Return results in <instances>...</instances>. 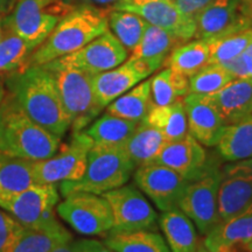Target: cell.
Wrapping results in <instances>:
<instances>
[{
  "label": "cell",
  "mask_w": 252,
  "mask_h": 252,
  "mask_svg": "<svg viewBox=\"0 0 252 252\" xmlns=\"http://www.w3.org/2000/svg\"><path fill=\"white\" fill-rule=\"evenodd\" d=\"M34 50L23 37L2 26L0 36V75L26 68L28 59Z\"/></svg>",
  "instance_id": "34"
},
{
  "label": "cell",
  "mask_w": 252,
  "mask_h": 252,
  "mask_svg": "<svg viewBox=\"0 0 252 252\" xmlns=\"http://www.w3.org/2000/svg\"><path fill=\"white\" fill-rule=\"evenodd\" d=\"M235 80L220 63H209L200 71L189 77V93L213 94Z\"/></svg>",
  "instance_id": "37"
},
{
  "label": "cell",
  "mask_w": 252,
  "mask_h": 252,
  "mask_svg": "<svg viewBox=\"0 0 252 252\" xmlns=\"http://www.w3.org/2000/svg\"><path fill=\"white\" fill-rule=\"evenodd\" d=\"M72 6H93L98 8H111L119 0H64Z\"/></svg>",
  "instance_id": "42"
},
{
  "label": "cell",
  "mask_w": 252,
  "mask_h": 252,
  "mask_svg": "<svg viewBox=\"0 0 252 252\" xmlns=\"http://www.w3.org/2000/svg\"><path fill=\"white\" fill-rule=\"evenodd\" d=\"M188 94L189 78L171 68H166L151 78L153 105H169Z\"/></svg>",
  "instance_id": "33"
},
{
  "label": "cell",
  "mask_w": 252,
  "mask_h": 252,
  "mask_svg": "<svg viewBox=\"0 0 252 252\" xmlns=\"http://www.w3.org/2000/svg\"><path fill=\"white\" fill-rule=\"evenodd\" d=\"M6 88L28 117L50 133L62 139L71 127V119L63 108L54 77L43 65H28L11 72Z\"/></svg>",
  "instance_id": "1"
},
{
  "label": "cell",
  "mask_w": 252,
  "mask_h": 252,
  "mask_svg": "<svg viewBox=\"0 0 252 252\" xmlns=\"http://www.w3.org/2000/svg\"><path fill=\"white\" fill-rule=\"evenodd\" d=\"M220 181L219 162L209 160L203 174L189 182L179 203V209L191 220L202 235H208L220 224Z\"/></svg>",
  "instance_id": "8"
},
{
  "label": "cell",
  "mask_w": 252,
  "mask_h": 252,
  "mask_svg": "<svg viewBox=\"0 0 252 252\" xmlns=\"http://www.w3.org/2000/svg\"><path fill=\"white\" fill-rule=\"evenodd\" d=\"M252 202V158L230 161L220 168L219 188L220 223Z\"/></svg>",
  "instance_id": "15"
},
{
  "label": "cell",
  "mask_w": 252,
  "mask_h": 252,
  "mask_svg": "<svg viewBox=\"0 0 252 252\" xmlns=\"http://www.w3.org/2000/svg\"><path fill=\"white\" fill-rule=\"evenodd\" d=\"M64 197L56 207V212L78 234L105 235L112 229L111 208L103 195L78 191Z\"/></svg>",
  "instance_id": "9"
},
{
  "label": "cell",
  "mask_w": 252,
  "mask_h": 252,
  "mask_svg": "<svg viewBox=\"0 0 252 252\" xmlns=\"http://www.w3.org/2000/svg\"><path fill=\"white\" fill-rule=\"evenodd\" d=\"M138 123L105 112L102 117L91 123L84 132L93 139L94 144H125L133 133Z\"/></svg>",
  "instance_id": "31"
},
{
  "label": "cell",
  "mask_w": 252,
  "mask_h": 252,
  "mask_svg": "<svg viewBox=\"0 0 252 252\" xmlns=\"http://www.w3.org/2000/svg\"><path fill=\"white\" fill-rule=\"evenodd\" d=\"M252 4V0H242V7H243V11H245L249 6Z\"/></svg>",
  "instance_id": "49"
},
{
  "label": "cell",
  "mask_w": 252,
  "mask_h": 252,
  "mask_svg": "<svg viewBox=\"0 0 252 252\" xmlns=\"http://www.w3.org/2000/svg\"><path fill=\"white\" fill-rule=\"evenodd\" d=\"M182 13L193 17L195 19L196 14L203 7L209 4L212 0H172Z\"/></svg>",
  "instance_id": "40"
},
{
  "label": "cell",
  "mask_w": 252,
  "mask_h": 252,
  "mask_svg": "<svg viewBox=\"0 0 252 252\" xmlns=\"http://www.w3.org/2000/svg\"><path fill=\"white\" fill-rule=\"evenodd\" d=\"M220 64L234 76V78H250L249 77L248 67L242 54L237 58L230 60V61L220 63Z\"/></svg>",
  "instance_id": "41"
},
{
  "label": "cell",
  "mask_w": 252,
  "mask_h": 252,
  "mask_svg": "<svg viewBox=\"0 0 252 252\" xmlns=\"http://www.w3.org/2000/svg\"><path fill=\"white\" fill-rule=\"evenodd\" d=\"M187 116L188 133L201 145L216 146L224 128V122L215 105L204 94L189 93L182 98Z\"/></svg>",
  "instance_id": "19"
},
{
  "label": "cell",
  "mask_w": 252,
  "mask_h": 252,
  "mask_svg": "<svg viewBox=\"0 0 252 252\" xmlns=\"http://www.w3.org/2000/svg\"><path fill=\"white\" fill-rule=\"evenodd\" d=\"M145 121L162 133L167 141L178 140L188 133V123L184 100L169 105H152Z\"/></svg>",
  "instance_id": "26"
},
{
  "label": "cell",
  "mask_w": 252,
  "mask_h": 252,
  "mask_svg": "<svg viewBox=\"0 0 252 252\" xmlns=\"http://www.w3.org/2000/svg\"><path fill=\"white\" fill-rule=\"evenodd\" d=\"M43 67L54 77L63 108L71 119L72 131H82L100 112L94 93V75L62 64L58 60L46 63Z\"/></svg>",
  "instance_id": "5"
},
{
  "label": "cell",
  "mask_w": 252,
  "mask_h": 252,
  "mask_svg": "<svg viewBox=\"0 0 252 252\" xmlns=\"http://www.w3.org/2000/svg\"><path fill=\"white\" fill-rule=\"evenodd\" d=\"M152 105L151 80H146L110 103L106 112L128 121L141 122L146 118Z\"/></svg>",
  "instance_id": "27"
},
{
  "label": "cell",
  "mask_w": 252,
  "mask_h": 252,
  "mask_svg": "<svg viewBox=\"0 0 252 252\" xmlns=\"http://www.w3.org/2000/svg\"><path fill=\"white\" fill-rule=\"evenodd\" d=\"M243 12L248 15L249 20H250V23H251V28H252V4L249 6V7L245 9V11H243Z\"/></svg>",
  "instance_id": "48"
},
{
  "label": "cell",
  "mask_w": 252,
  "mask_h": 252,
  "mask_svg": "<svg viewBox=\"0 0 252 252\" xmlns=\"http://www.w3.org/2000/svg\"><path fill=\"white\" fill-rule=\"evenodd\" d=\"M113 217V226L109 232H132L156 229L159 219L156 209L140 189L133 185L122 186L106 191ZM108 232V234H109Z\"/></svg>",
  "instance_id": "11"
},
{
  "label": "cell",
  "mask_w": 252,
  "mask_h": 252,
  "mask_svg": "<svg viewBox=\"0 0 252 252\" xmlns=\"http://www.w3.org/2000/svg\"><path fill=\"white\" fill-rule=\"evenodd\" d=\"M52 252H77V251L72 249L70 243H65V244L60 245L58 248H55Z\"/></svg>",
  "instance_id": "46"
},
{
  "label": "cell",
  "mask_w": 252,
  "mask_h": 252,
  "mask_svg": "<svg viewBox=\"0 0 252 252\" xmlns=\"http://www.w3.org/2000/svg\"><path fill=\"white\" fill-rule=\"evenodd\" d=\"M153 163L169 167L191 181L203 174L209 159L202 145L187 133L181 139L167 141Z\"/></svg>",
  "instance_id": "18"
},
{
  "label": "cell",
  "mask_w": 252,
  "mask_h": 252,
  "mask_svg": "<svg viewBox=\"0 0 252 252\" xmlns=\"http://www.w3.org/2000/svg\"><path fill=\"white\" fill-rule=\"evenodd\" d=\"M134 171L125 144H94L88 153L84 175L77 181L61 182L60 190L63 196L78 191L103 195L127 184Z\"/></svg>",
  "instance_id": "4"
},
{
  "label": "cell",
  "mask_w": 252,
  "mask_h": 252,
  "mask_svg": "<svg viewBox=\"0 0 252 252\" xmlns=\"http://www.w3.org/2000/svg\"><path fill=\"white\" fill-rule=\"evenodd\" d=\"M163 60L128 59L111 70L94 76V93L100 111L123 94L143 82L158 70Z\"/></svg>",
  "instance_id": "12"
},
{
  "label": "cell",
  "mask_w": 252,
  "mask_h": 252,
  "mask_svg": "<svg viewBox=\"0 0 252 252\" xmlns=\"http://www.w3.org/2000/svg\"><path fill=\"white\" fill-rule=\"evenodd\" d=\"M1 31H2V21L0 19V36H1Z\"/></svg>",
  "instance_id": "50"
},
{
  "label": "cell",
  "mask_w": 252,
  "mask_h": 252,
  "mask_svg": "<svg viewBox=\"0 0 252 252\" xmlns=\"http://www.w3.org/2000/svg\"><path fill=\"white\" fill-rule=\"evenodd\" d=\"M242 0H212L195 17L196 39L209 40L251 28L248 15L242 12Z\"/></svg>",
  "instance_id": "17"
},
{
  "label": "cell",
  "mask_w": 252,
  "mask_h": 252,
  "mask_svg": "<svg viewBox=\"0 0 252 252\" xmlns=\"http://www.w3.org/2000/svg\"><path fill=\"white\" fill-rule=\"evenodd\" d=\"M203 245L210 252L228 247H239L245 252H252V202L206 235Z\"/></svg>",
  "instance_id": "20"
},
{
  "label": "cell",
  "mask_w": 252,
  "mask_h": 252,
  "mask_svg": "<svg viewBox=\"0 0 252 252\" xmlns=\"http://www.w3.org/2000/svg\"><path fill=\"white\" fill-rule=\"evenodd\" d=\"M127 56V49L108 30L81 49L56 60L62 64L97 75L118 67Z\"/></svg>",
  "instance_id": "16"
},
{
  "label": "cell",
  "mask_w": 252,
  "mask_h": 252,
  "mask_svg": "<svg viewBox=\"0 0 252 252\" xmlns=\"http://www.w3.org/2000/svg\"><path fill=\"white\" fill-rule=\"evenodd\" d=\"M197 252H210V251H208L206 248H198ZM216 252H245V251L239 247H228V248L220 249V250L216 251Z\"/></svg>",
  "instance_id": "45"
},
{
  "label": "cell",
  "mask_w": 252,
  "mask_h": 252,
  "mask_svg": "<svg viewBox=\"0 0 252 252\" xmlns=\"http://www.w3.org/2000/svg\"><path fill=\"white\" fill-rule=\"evenodd\" d=\"M209 59L210 48L208 41L196 39L181 43L173 49L163 64L189 78L209 64Z\"/></svg>",
  "instance_id": "25"
},
{
  "label": "cell",
  "mask_w": 252,
  "mask_h": 252,
  "mask_svg": "<svg viewBox=\"0 0 252 252\" xmlns=\"http://www.w3.org/2000/svg\"><path fill=\"white\" fill-rule=\"evenodd\" d=\"M159 224L171 252H197L198 238L195 224L179 208L163 212Z\"/></svg>",
  "instance_id": "22"
},
{
  "label": "cell",
  "mask_w": 252,
  "mask_h": 252,
  "mask_svg": "<svg viewBox=\"0 0 252 252\" xmlns=\"http://www.w3.org/2000/svg\"><path fill=\"white\" fill-rule=\"evenodd\" d=\"M166 143L161 132L144 119L138 123L133 133L125 143V149L134 167L138 168L153 163Z\"/></svg>",
  "instance_id": "23"
},
{
  "label": "cell",
  "mask_w": 252,
  "mask_h": 252,
  "mask_svg": "<svg viewBox=\"0 0 252 252\" xmlns=\"http://www.w3.org/2000/svg\"><path fill=\"white\" fill-rule=\"evenodd\" d=\"M207 97L215 105L224 124H234L252 115V78H235L223 89Z\"/></svg>",
  "instance_id": "21"
},
{
  "label": "cell",
  "mask_w": 252,
  "mask_h": 252,
  "mask_svg": "<svg viewBox=\"0 0 252 252\" xmlns=\"http://www.w3.org/2000/svg\"><path fill=\"white\" fill-rule=\"evenodd\" d=\"M210 48L209 63H223L237 58L252 42V28L232 32L207 40Z\"/></svg>",
  "instance_id": "36"
},
{
  "label": "cell",
  "mask_w": 252,
  "mask_h": 252,
  "mask_svg": "<svg viewBox=\"0 0 252 252\" xmlns=\"http://www.w3.org/2000/svg\"><path fill=\"white\" fill-rule=\"evenodd\" d=\"M59 198L56 184H34L23 191L0 197V208L25 228L55 231L63 229L55 216Z\"/></svg>",
  "instance_id": "7"
},
{
  "label": "cell",
  "mask_w": 252,
  "mask_h": 252,
  "mask_svg": "<svg viewBox=\"0 0 252 252\" xmlns=\"http://www.w3.org/2000/svg\"><path fill=\"white\" fill-rule=\"evenodd\" d=\"M111 8L139 15L146 23L169 32L184 42L195 37L196 33L195 19L182 13L172 0H119Z\"/></svg>",
  "instance_id": "13"
},
{
  "label": "cell",
  "mask_w": 252,
  "mask_h": 252,
  "mask_svg": "<svg viewBox=\"0 0 252 252\" xmlns=\"http://www.w3.org/2000/svg\"><path fill=\"white\" fill-rule=\"evenodd\" d=\"M17 0H0V14L7 13L13 8Z\"/></svg>",
  "instance_id": "44"
},
{
  "label": "cell",
  "mask_w": 252,
  "mask_h": 252,
  "mask_svg": "<svg viewBox=\"0 0 252 252\" xmlns=\"http://www.w3.org/2000/svg\"><path fill=\"white\" fill-rule=\"evenodd\" d=\"M216 146L220 156L226 161L252 158V115L225 125Z\"/></svg>",
  "instance_id": "24"
},
{
  "label": "cell",
  "mask_w": 252,
  "mask_h": 252,
  "mask_svg": "<svg viewBox=\"0 0 252 252\" xmlns=\"http://www.w3.org/2000/svg\"><path fill=\"white\" fill-rule=\"evenodd\" d=\"M33 162L0 152V197L23 191L35 184Z\"/></svg>",
  "instance_id": "29"
},
{
  "label": "cell",
  "mask_w": 252,
  "mask_h": 252,
  "mask_svg": "<svg viewBox=\"0 0 252 252\" xmlns=\"http://www.w3.org/2000/svg\"><path fill=\"white\" fill-rule=\"evenodd\" d=\"M71 241L72 236L65 228L46 231L23 226L9 252H52L55 248Z\"/></svg>",
  "instance_id": "32"
},
{
  "label": "cell",
  "mask_w": 252,
  "mask_h": 252,
  "mask_svg": "<svg viewBox=\"0 0 252 252\" xmlns=\"http://www.w3.org/2000/svg\"><path fill=\"white\" fill-rule=\"evenodd\" d=\"M104 244L113 252H171L162 236L152 230L109 232Z\"/></svg>",
  "instance_id": "28"
},
{
  "label": "cell",
  "mask_w": 252,
  "mask_h": 252,
  "mask_svg": "<svg viewBox=\"0 0 252 252\" xmlns=\"http://www.w3.org/2000/svg\"><path fill=\"white\" fill-rule=\"evenodd\" d=\"M108 13V25L110 32L117 37L119 42L132 52V49L138 45L149 23L139 15L127 11L110 8Z\"/></svg>",
  "instance_id": "35"
},
{
  "label": "cell",
  "mask_w": 252,
  "mask_h": 252,
  "mask_svg": "<svg viewBox=\"0 0 252 252\" xmlns=\"http://www.w3.org/2000/svg\"><path fill=\"white\" fill-rule=\"evenodd\" d=\"M134 182L161 212L179 208L182 195L190 180L169 167L159 163L135 168Z\"/></svg>",
  "instance_id": "14"
},
{
  "label": "cell",
  "mask_w": 252,
  "mask_h": 252,
  "mask_svg": "<svg viewBox=\"0 0 252 252\" xmlns=\"http://www.w3.org/2000/svg\"><path fill=\"white\" fill-rule=\"evenodd\" d=\"M5 93H6V90H5V84H4V82H2L1 78H0V104H1L2 99H4Z\"/></svg>",
  "instance_id": "47"
},
{
  "label": "cell",
  "mask_w": 252,
  "mask_h": 252,
  "mask_svg": "<svg viewBox=\"0 0 252 252\" xmlns=\"http://www.w3.org/2000/svg\"><path fill=\"white\" fill-rule=\"evenodd\" d=\"M242 56H243L245 64H247L248 67L249 77L252 78V42L247 47V49L242 53Z\"/></svg>",
  "instance_id": "43"
},
{
  "label": "cell",
  "mask_w": 252,
  "mask_h": 252,
  "mask_svg": "<svg viewBox=\"0 0 252 252\" xmlns=\"http://www.w3.org/2000/svg\"><path fill=\"white\" fill-rule=\"evenodd\" d=\"M61 138L28 117L15 97L6 91L0 104V152L31 161L56 154Z\"/></svg>",
  "instance_id": "2"
},
{
  "label": "cell",
  "mask_w": 252,
  "mask_h": 252,
  "mask_svg": "<svg viewBox=\"0 0 252 252\" xmlns=\"http://www.w3.org/2000/svg\"><path fill=\"white\" fill-rule=\"evenodd\" d=\"M75 7L64 0H17L2 26L36 49Z\"/></svg>",
  "instance_id": "6"
},
{
  "label": "cell",
  "mask_w": 252,
  "mask_h": 252,
  "mask_svg": "<svg viewBox=\"0 0 252 252\" xmlns=\"http://www.w3.org/2000/svg\"><path fill=\"white\" fill-rule=\"evenodd\" d=\"M94 141L86 132H74L70 141L52 158L33 162L35 184H59L77 181L84 175L88 153Z\"/></svg>",
  "instance_id": "10"
},
{
  "label": "cell",
  "mask_w": 252,
  "mask_h": 252,
  "mask_svg": "<svg viewBox=\"0 0 252 252\" xmlns=\"http://www.w3.org/2000/svg\"><path fill=\"white\" fill-rule=\"evenodd\" d=\"M70 245L77 252H113L104 244V242L96 241V239H78L71 241Z\"/></svg>",
  "instance_id": "39"
},
{
  "label": "cell",
  "mask_w": 252,
  "mask_h": 252,
  "mask_svg": "<svg viewBox=\"0 0 252 252\" xmlns=\"http://www.w3.org/2000/svg\"><path fill=\"white\" fill-rule=\"evenodd\" d=\"M185 43L178 36L162 28L153 25H147L143 37L138 45L132 49L130 59L145 60H165L173 49Z\"/></svg>",
  "instance_id": "30"
},
{
  "label": "cell",
  "mask_w": 252,
  "mask_h": 252,
  "mask_svg": "<svg viewBox=\"0 0 252 252\" xmlns=\"http://www.w3.org/2000/svg\"><path fill=\"white\" fill-rule=\"evenodd\" d=\"M106 8L76 6L65 15L37 48L28 65H43L81 49L109 30Z\"/></svg>",
  "instance_id": "3"
},
{
  "label": "cell",
  "mask_w": 252,
  "mask_h": 252,
  "mask_svg": "<svg viewBox=\"0 0 252 252\" xmlns=\"http://www.w3.org/2000/svg\"><path fill=\"white\" fill-rule=\"evenodd\" d=\"M21 229L23 225L13 216L0 209V252H9Z\"/></svg>",
  "instance_id": "38"
}]
</instances>
